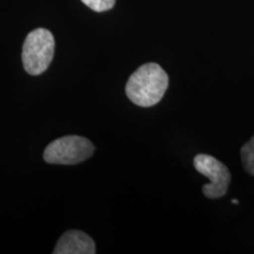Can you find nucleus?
Instances as JSON below:
<instances>
[{"label": "nucleus", "instance_id": "nucleus-7", "mask_svg": "<svg viewBox=\"0 0 254 254\" xmlns=\"http://www.w3.org/2000/svg\"><path fill=\"white\" fill-rule=\"evenodd\" d=\"M81 1L95 12L109 11L116 4V0H81Z\"/></svg>", "mask_w": 254, "mask_h": 254}, {"label": "nucleus", "instance_id": "nucleus-6", "mask_svg": "<svg viewBox=\"0 0 254 254\" xmlns=\"http://www.w3.org/2000/svg\"><path fill=\"white\" fill-rule=\"evenodd\" d=\"M241 161L246 172L254 176V136L241 147Z\"/></svg>", "mask_w": 254, "mask_h": 254}, {"label": "nucleus", "instance_id": "nucleus-3", "mask_svg": "<svg viewBox=\"0 0 254 254\" xmlns=\"http://www.w3.org/2000/svg\"><path fill=\"white\" fill-rule=\"evenodd\" d=\"M94 145L79 135H66L57 139L44 151V159L49 164L75 165L91 158Z\"/></svg>", "mask_w": 254, "mask_h": 254}, {"label": "nucleus", "instance_id": "nucleus-2", "mask_svg": "<svg viewBox=\"0 0 254 254\" xmlns=\"http://www.w3.org/2000/svg\"><path fill=\"white\" fill-rule=\"evenodd\" d=\"M55 37L46 28H37L28 33L23 45V65L31 75H39L49 68L55 57Z\"/></svg>", "mask_w": 254, "mask_h": 254}, {"label": "nucleus", "instance_id": "nucleus-1", "mask_svg": "<svg viewBox=\"0 0 254 254\" xmlns=\"http://www.w3.org/2000/svg\"><path fill=\"white\" fill-rule=\"evenodd\" d=\"M168 87V75L160 65L145 64L129 77L126 84V95L140 107H151L163 99Z\"/></svg>", "mask_w": 254, "mask_h": 254}, {"label": "nucleus", "instance_id": "nucleus-5", "mask_svg": "<svg viewBox=\"0 0 254 254\" xmlns=\"http://www.w3.org/2000/svg\"><path fill=\"white\" fill-rule=\"evenodd\" d=\"M55 254H94L93 239L81 231L72 230L64 233L57 244Z\"/></svg>", "mask_w": 254, "mask_h": 254}, {"label": "nucleus", "instance_id": "nucleus-4", "mask_svg": "<svg viewBox=\"0 0 254 254\" xmlns=\"http://www.w3.org/2000/svg\"><path fill=\"white\" fill-rule=\"evenodd\" d=\"M193 164L199 173L209 179L207 185L202 187L205 196L209 199H218L226 194L231 183V173L226 165L208 154L195 155Z\"/></svg>", "mask_w": 254, "mask_h": 254}]
</instances>
